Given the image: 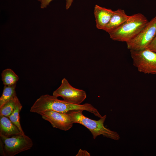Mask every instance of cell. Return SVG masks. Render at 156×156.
I'll use <instances>...</instances> for the list:
<instances>
[{
    "instance_id": "1",
    "label": "cell",
    "mask_w": 156,
    "mask_h": 156,
    "mask_svg": "<svg viewBox=\"0 0 156 156\" xmlns=\"http://www.w3.org/2000/svg\"><path fill=\"white\" fill-rule=\"evenodd\" d=\"M77 110L88 111L99 118L102 116L97 109L90 103L73 104L59 100L57 97L48 94L42 95L37 99L31 107L30 112L38 114L48 110L67 113L70 111Z\"/></svg>"
},
{
    "instance_id": "2",
    "label": "cell",
    "mask_w": 156,
    "mask_h": 156,
    "mask_svg": "<svg viewBox=\"0 0 156 156\" xmlns=\"http://www.w3.org/2000/svg\"><path fill=\"white\" fill-rule=\"evenodd\" d=\"M148 22L142 14H134L130 16L128 19L120 26L108 33L112 40L126 43L136 37Z\"/></svg>"
},
{
    "instance_id": "3",
    "label": "cell",
    "mask_w": 156,
    "mask_h": 156,
    "mask_svg": "<svg viewBox=\"0 0 156 156\" xmlns=\"http://www.w3.org/2000/svg\"><path fill=\"white\" fill-rule=\"evenodd\" d=\"M83 111L74 110L68 113L73 123L79 124L87 128L91 132L94 139L100 135L114 140H118L120 139V136L117 132L112 131L104 126L106 115L102 116L99 120H96L84 116L82 113Z\"/></svg>"
},
{
    "instance_id": "4",
    "label": "cell",
    "mask_w": 156,
    "mask_h": 156,
    "mask_svg": "<svg viewBox=\"0 0 156 156\" xmlns=\"http://www.w3.org/2000/svg\"><path fill=\"white\" fill-rule=\"evenodd\" d=\"M1 154L14 156L30 149L33 145L32 140L25 135L7 137L0 135Z\"/></svg>"
},
{
    "instance_id": "5",
    "label": "cell",
    "mask_w": 156,
    "mask_h": 156,
    "mask_svg": "<svg viewBox=\"0 0 156 156\" xmlns=\"http://www.w3.org/2000/svg\"><path fill=\"white\" fill-rule=\"evenodd\" d=\"M130 51L133 64L139 72L156 74V52L147 49Z\"/></svg>"
},
{
    "instance_id": "6",
    "label": "cell",
    "mask_w": 156,
    "mask_h": 156,
    "mask_svg": "<svg viewBox=\"0 0 156 156\" xmlns=\"http://www.w3.org/2000/svg\"><path fill=\"white\" fill-rule=\"evenodd\" d=\"M156 35V15L134 38L126 42L130 50L146 49Z\"/></svg>"
},
{
    "instance_id": "7",
    "label": "cell",
    "mask_w": 156,
    "mask_h": 156,
    "mask_svg": "<svg viewBox=\"0 0 156 156\" xmlns=\"http://www.w3.org/2000/svg\"><path fill=\"white\" fill-rule=\"evenodd\" d=\"M53 95L62 97L64 101L77 105L81 104L87 96L85 91L73 87L65 78L62 79L60 86L53 92Z\"/></svg>"
},
{
    "instance_id": "8",
    "label": "cell",
    "mask_w": 156,
    "mask_h": 156,
    "mask_svg": "<svg viewBox=\"0 0 156 156\" xmlns=\"http://www.w3.org/2000/svg\"><path fill=\"white\" fill-rule=\"evenodd\" d=\"M39 114L43 119L49 122L53 127L63 131L69 130L74 124L68 113L48 110L41 112Z\"/></svg>"
},
{
    "instance_id": "9",
    "label": "cell",
    "mask_w": 156,
    "mask_h": 156,
    "mask_svg": "<svg viewBox=\"0 0 156 156\" xmlns=\"http://www.w3.org/2000/svg\"><path fill=\"white\" fill-rule=\"evenodd\" d=\"M113 13L114 11L111 9L95 5L94 14L97 28L103 30L110 21Z\"/></svg>"
},
{
    "instance_id": "10",
    "label": "cell",
    "mask_w": 156,
    "mask_h": 156,
    "mask_svg": "<svg viewBox=\"0 0 156 156\" xmlns=\"http://www.w3.org/2000/svg\"><path fill=\"white\" fill-rule=\"evenodd\" d=\"M21 135L18 127L8 117L0 115V135L9 138Z\"/></svg>"
},
{
    "instance_id": "11",
    "label": "cell",
    "mask_w": 156,
    "mask_h": 156,
    "mask_svg": "<svg viewBox=\"0 0 156 156\" xmlns=\"http://www.w3.org/2000/svg\"><path fill=\"white\" fill-rule=\"evenodd\" d=\"M130 16L126 14L123 10L119 9L114 11L110 21L103 30L109 33L121 25L128 19Z\"/></svg>"
},
{
    "instance_id": "12",
    "label": "cell",
    "mask_w": 156,
    "mask_h": 156,
    "mask_svg": "<svg viewBox=\"0 0 156 156\" xmlns=\"http://www.w3.org/2000/svg\"><path fill=\"white\" fill-rule=\"evenodd\" d=\"M19 101L16 95L14 96L0 107V115L8 117Z\"/></svg>"
},
{
    "instance_id": "13",
    "label": "cell",
    "mask_w": 156,
    "mask_h": 156,
    "mask_svg": "<svg viewBox=\"0 0 156 156\" xmlns=\"http://www.w3.org/2000/svg\"><path fill=\"white\" fill-rule=\"evenodd\" d=\"M1 77L4 86H11L16 84L19 79L18 76L10 68H7L3 70Z\"/></svg>"
},
{
    "instance_id": "14",
    "label": "cell",
    "mask_w": 156,
    "mask_h": 156,
    "mask_svg": "<svg viewBox=\"0 0 156 156\" xmlns=\"http://www.w3.org/2000/svg\"><path fill=\"white\" fill-rule=\"evenodd\" d=\"M16 84L11 86H4L2 94L0 98V107L16 95Z\"/></svg>"
},
{
    "instance_id": "15",
    "label": "cell",
    "mask_w": 156,
    "mask_h": 156,
    "mask_svg": "<svg viewBox=\"0 0 156 156\" xmlns=\"http://www.w3.org/2000/svg\"><path fill=\"white\" fill-rule=\"evenodd\" d=\"M22 108V106L19 101L12 113L8 117L11 121L18 127L21 133L23 135H25L20 121L19 113Z\"/></svg>"
},
{
    "instance_id": "16",
    "label": "cell",
    "mask_w": 156,
    "mask_h": 156,
    "mask_svg": "<svg viewBox=\"0 0 156 156\" xmlns=\"http://www.w3.org/2000/svg\"><path fill=\"white\" fill-rule=\"evenodd\" d=\"M156 52V35L152 41L146 49Z\"/></svg>"
},
{
    "instance_id": "17",
    "label": "cell",
    "mask_w": 156,
    "mask_h": 156,
    "mask_svg": "<svg viewBox=\"0 0 156 156\" xmlns=\"http://www.w3.org/2000/svg\"><path fill=\"white\" fill-rule=\"evenodd\" d=\"M53 0H38L40 3V8L42 9L46 8Z\"/></svg>"
},
{
    "instance_id": "18",
    "label": "cell",
    "mask_w": 156,
    "mask_h": 156,
    "mask_svg": "<svg viewBox=\"0 0 156 156\" xmlns=\"http://www.w3.org/2000/svg\"><path fill=\"white\" fill-rule=\"evenodd\" d=\"M90 153L86 151L82 150L81 149L79 150L78 153L76 155V156H90Z\"/></svg>"
},
{
    "instance_id": "19",
    "label": "cell",
    "mask_w": 156,
    "mask_h": 156,
    "mask_svg": "<svg viewBox=\"0 0 156 156\" xmlns=\"http://www.w3.org/2000/svg\"><path fill=\"white\" fill-rule=\"evenodd\" d=\"M73 0H66V8L67 10L71 6Z\"/></svg>"
}]
</instances>
